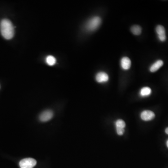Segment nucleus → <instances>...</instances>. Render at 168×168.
Masks as SVG:
<instances>
[{
    "instance_id": "1",
    "label": "nucleus",
    "mask_w": 168,
    "mask_h": 168,
    "mask_svg": "<svg viewBox=\"0 0 168 168\" xmlns=\"http://www.w3.org/2000/svg\"><path fill=\"white\" fill-rule=\"evenodd\" d=\"M0 31L2 37L7 40L11 39L14 36V27L9 19H2L0 23Z\"/></svg>"
},
{
    "instance_id": "2",
    "label": "nucleus",
    "mask_w": 168,
    "mask_h": 168,
    "mask_svg": "<svg viewBox=\"0 0 168 168\" xmlns=\"http://www.w3.org/2000/svg\"><path fill=\"white\" fill-rule=\"evenodd\" d=\"M101 23V19L99 16H95L89 19L86 24V29L88 31L96 30Z\"/></svg>"
},
{
    "instance_id": "3",
    "label": "nucleus",
    "mask_w": 168,
    "mask_h": 168,
    "mask_svg": "<svg viewBox=\"0 0 168 168\" xmlns=\"http://www.w3.org/2000/svg\"><path fill=\"white\" fill-rule=\"evenodd\" d=\"M37 164L36 160L32 158L23 159L19 162L21 168H33Z\"/></svg>"
},
{
    "instance_id": "4",
    "label": "nucleus",
    "mask_w": 168,
    "mask_h": 168,
    "mask_svg": "<svg viewBox=\"0 0 168 168\" xmlns=\"http://www.w3.org/2000/svg\"><path fill=\"white\" fill-rule=\"evenodd\" d=\"M53 116V112L50 110H48L42 113L39 118L41 122H46L51 120Z\"/></svg>"
},
{
    "instance_id": "5",
    "label": "nucleus",
    "mask_w": 168,
    "mask_h": 168,
    "mask_svg": "<svg viewBox=\"0 0 168 168\" xmlns=\"http://www.w3.org/2000/svg\"><path fill=\"white\" fill-rule=\"evenodd\" d=\"M156 32L161 41L164 42L166 40V34H165V30L164 27L161 25L157 26L156 28Z\"/></svg>"
},
{
    "instance_id": "6",
    "label": "nucleus",
    "mask_w": 168,
    "mask_h": 168,
    "mask_svg": "<svg viewBox=\"0 0 168 168\" xmlns=\"http://www.w3.org/2000/svg\"><path fill=\"white\" fill-rule=\"evenodd\" d=\"M155 114L154 112L151 111H144L141 113V117L142 120L145 121H150L154 119Z\"/></svg>"
},
{
    "instance_id": "7",
    "label": "nucleus",
    "mask_w": 168,
    "mask_h": 168,
    "mask_svg": "<svg viewBox=\"0 0 168 168\" xmlns=\"http://www.w3.org/2000/svg\"><path fill=\"white\" fill-rule=\"evenodd\" d=\"M108 79V75L105 72H99L96 76V80L99 83L107 82Z\"/></svg>"
},
{
    "instance_id": "8",
    "label": "nucleus",
    "mask_w": 168,
    "mask_h": 168,
    "mask_svg": "<svg viewBox=\"0 0 168 168\" xmlns=\"http://www.w3.org/2000/svg\"><path fill=\"white\" fill-rule=\"evenodd\" d=\"M121 66L124 70H129L131 67V62L128 57H123L121 61Z\"/></svg>"
},
{
    "instance_id": "9",
    "label": "nucleus",
    "mask_w": 168,
    "mask_h": 168,
    "mask_svg": "<svg viewBox=\"0 0 168 168\" xmlns=\"http://www.w3.org/2000/svg\"><path fill=\"white\" fill-rule=\"evenodd\" d=\"M163 62L161 60H158L150 66L149 70L151 73H154L158 70L163 65Z\"/></svg>"
},
{
    "instance_id": "10",
    "label": "nucleus",
    "mask_w": 168,
    "mask_h": 168,
    "mask_svg": "<svg viewBox=\"0 0 168 168\" xmlns=\"http://www.w3.org/2000/svg\"><path fill=\"white\" fill-rule=\"evenodd\" d=\"M131 31L134 35L138 36V35H140L142 33V28L140 26L135 25L133 26L131 28Z\"/></svg>"
},
{
    "instance_id": "11",
    "label": "nucleus",
    "mask_w": 168,
    "mask_h": 168,
    "mask_svg": "<svg viewBox=\"0 0 168 168\" xmlns=\"http://www.w3.org/2000/svg\"><path fill=\"white\" fill-rule=\"evenodd\" d=\"M151 90L149 87H145L142 88L140 91V95L143 97L148 96L151 94Z\"/></svg>"
},
{
    "instance_id": "12",
    "label": "nucleus",
    "mask_w": 168,
    "mask_h": 168,
    "mask_svg": "<svg viewBox=\"0 0 168 168\" xmlns=\"http://www.w3.org/2000/svg\"><path fill=\"white\" fill-rule=\"evenodd\" d=\"M46 62L49 65H53L56 63V59L52 56H48L46 59Z\"/></svg>"
},
{
    "instance_id": "13",
    "label": "nucleus",
    "mask_w": 168,
    "mask_h": 168,
    "mask_svg": "<svg viewBox=\"0 0 168 168\" xmlns=\"http://www.w3.org/2000/svg\"><path fill=\"white\" fill-rule=\"evenodd\" d=\"M116 128H122L124 129L125 127L126 124L125 122L122 120H118L116 122Z\"/></svg>"
},
{
    "instance_id": "14",
    "label": "nucleus",
    "mask_w": 168,
    "mask_h": 168,
    "mask_svg": "<svg viewBox=\"0 0 168 168\" xmlns=\"http://www.w3.org/2000/svg\"><path fill=\"white\" fill-rule=\"evenodd\" d=\"M116 131L117 134L120 135H122L124 132V130L122 128H116Z\"/></svg>"
},
{
    "instance_id": "15",
    "label": "nucleus",
    "mask_w": 168,
    "mask_h": 168,
    "mask_svg": "<svg viewBox=\"0 0 168 168\" xmlns=\"http://www.w3.org/2000/svg\"><path fill=\"white\" fill-rule=\"evenodd\" d=\"M165 132L168 135V128H166V130H165Z\"/></svg>"
},
{
    "instance_id": "16",
    "label": "nucleus",
    "mask_w": 168,
    "mask_h": 168,
    "mask_svg": "<svg viewBox=\"0 0 168 168\" xmlns=\"http://www.w3.org/2000/svg\"><path fill=\"white\" fill-rule=\"evenodd\" d=\"M167 147H168V141H167Z\"/></svg>"
}]
</instances>
